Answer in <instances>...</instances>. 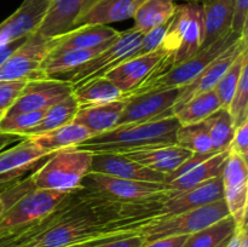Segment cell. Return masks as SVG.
Wrapping results in <instances>:
<instances>
[{"label": "cell", "instance_id": "2e32d148", "mask_svg": "<svg viewBox=\"0 0 248 247\" xmlns=\"http://www.w3.org/2000/svg\"><path fill=\"white\" fill-rule=\"evenodd\" d=\"M222 199L223 181L222 174H220L194 188L167 198L160 207L159 217H169V216L178 215L186 211L195 210V208L210 205Z\"/></svg>", "mask_w": 248, "mask_h": 247}, {"label": "cell", "instance_id": "6da1fadb", "mask_svg": "<svg viewBox=\"0 0 248 247\" xmlns=\"http://www.w3.org/2000/svg\"><path fill=\"white\" fill-rule=\"evenodd\" d=\"M164 201L121 203L81 186L68 194L52 213L47 229L18 247H64L108 235L140 232L143 225L159 217Z\"/></svg>", "mask_w": 248, "mask_h": 247}, {"label": "cell", "instance_id": "ac0fdd59", "mask_svg": "<svg viewBox=\"0 0 248 247\" xmlns=\"http://www.w3.org/2000/svg\"><path fill=\"white\" fill-rule=\"evenodd\" d=\"M90 172L133 181L165 182V174L152 171L124 154H93Z\"/></svg>", "mask_w": 248, "mask_h": 247}, {"label": "cell", "instance_id": "8992f818", "mask_svg": "<svg viewBox=\"0 0 248 247\" xmlns=\"http://www.w3.org/2000/svg\"><path fill=\"white\" fill-rule=\"evenodd\" d=\"M82 186L102 198L121 203H143L170 198L166 183L133 181L94 172H89L85 176Z\"/></svg>", "mask_w": 248, "mask_h": 247}, {"label": "cell", "instance_id": "5b68a950", "mask_svg": "<svg viewBox=\"0 0 248 247\" xmlns=\"http://www.w3.org/2000/svg\"><path fill=\"white\" fill-rule=\"evenodd\" d=\"M68 194L45 189H33L24 194L0 215V240L19 234L45 220L60 207Z\"/></svg>", "mask_w": 248, "mask_h": 247}, {"label": "cell", "instance_id": "e0dca14e", "mask_svg": "<svg viewBox=\"0 0 248 247\" xmlns=\"http://www.w3.org/2000/svg\"><path fill=\"white\" fill-rule=\"evenodd\" d=\"M144 0H87L74 28L81 26H108L115 22L133 18Z\"/></svg>", "mask_w": 248, "mask_h": 247}, {"label": "cell", "instance_id": "cb8c5ba5", "mask_svg": "<svg viewBox=\"0 0 248 247\" xmlns=\"http://www.w3.org/2000/svg\"><path fill=\"white\" fill-rule=\"evenodd\" d=\"M191 154L193 153L184 149L181 145L171 144L128 153L125 155L147 169L166 176L178 169Z\"/></svg>", "mask_w": 248, "mask_h": 247}, {"label": "cell", "instance_id": "3957f363", "mask_svg": "<svg viewBox=\"0 0 248 247\" xmlns=\"http://www.w3.org/2000/svg\"><path fill=\"white\" fill-rule=\"evenodd\" d=\"M202 41L203 12L201 2H183L177 5L160 46L164 56L144 82L161 77L195 55L202 47Z\"/></svg>", "mask_w": 248, "mask_h": 247}, {"label": "cell", "instance_id": "4fadbf2b", "mask_svg": "<svg viewBox=\"0 0 248 247\" xmlns=\"http://www.w3.org/2000/svg\"><path fill=\"white\" fill-rule=\"evenodd\" d=\"M52 154L29 138L18 140L9 149L0 150V191L29 171L39 169Z\"/></svg>", "mask_w": 248, "mask_h": 247}, {"label": "cell", "instance_id": "d6986e66", "mask_svg": "<svg viewBox=\"0 0 248 247\" xmlns=\"http://www.w3.org/2000/svg\"><path fill=\"white\" fill-rule=\"evenodd\" d=\"M162 56L164 52L159 48L148 55L131 57L121 64L116 65L114 69L109 70L104 77L114 82L125 96H128L148 79Z\"/></svg>", "mask_w": 248, "mask_h": 247}, {"label": "cell", "instance_id": "d6a6232c", "mask_svg": "<svg viewBox=\"0 0 248 247\" xmlns=\"http://www.w3.org/2000/svg\"><path fill=\"white\" fill-rule=\"evenodd\" d=\"M79 108V103L75 99L74 94H69L61 102L46 109L45 115L43 116L40 123L29 131L26 138L43 135V133L50 132V131L73 123Z\"/></svg>", "mask_w": 248, "mask_h": 247}, {"label": "cell", "instance_id": "30bf717a", "mask_svg": "<svg viewBox=\"0 0 248 247\" xmlns=\"http://www.w3.org/2000/svg\"><path fill=\"white\" fill-rule=\"evenodd\" d=\"M56 38L31 34L0 65V81H31L38 79V70L56 44Z\"/></svg>", "mask_w": 248, "mask_h": 247}, {"label": "cell", "instance_id": "7bdbcfd3", "mask_svg": "<svg viewBox=\"0 0 248 247\" xmlns=\"http://www.w3.org/2000/svg\"><path fill=\"white\" fill-rule=\"evenodd\" d=\"M147 244L148 242L145 237L140 232H136V234L123 235V236L115 237V239H111L94 247H143Z\"/></svg>", "mask_w": 248, "mask_h": 247}, {"label": "cell", "instance_id": "7402d4cb", "mask_svg": "<svg viewBox=\"0 0 248 247\" xmlns=\"http://www.w3.org/2000/svg\"><path fill=\"white\" fill-rule=\"evenodd\" d=\"M126 101L127 96L107 103L81 107L78 110L73 123L84 126L91 133L92 137L107 132L116 127Z\"/></svg>", "mask_w": 248, "mask_h": 247}, {"label": "cell", "instance_id": "1f68e13d", "mask_svg": "<svg viewBox=\"0 0 248 247\" xmlns=\"http://www.w3.org/2000/svg\"><path fill=\"white\" fill-rule=\"evenodd\" d=\"M219 108H222V106L216 92L208 91L189 99L174 111V116L181 126L193 125L205 121Z\"/></svg>", "mask_w": 248, "mask_h": 247}, {"label": "cell", "instance_id": "816d5d0a", "mask_svg": "<svg viewBox=\"0 0 248 247\" xmlns=\"http://www.w3.org/2000/svg\"><path fill=\"white\" fill-rule=\"evenodd\" d=\"M176 1H183V2H200V0H176Z\"/></svg>", "mask_w": 248, "mask_h": 247}, {"label": "cell", "instance_id": "ee69618b", "mask_svg": "<svg viewBox=\"0 0 248 247\" xmlns=\"http://www.w3.org/2000/svg\"><path fill=\"white\" fill-rule=\"evenodd\" d=\"M188 236L189 235H177V236L162 237V239L148 242L143 247H183Z\"/></svg>", "mask_w": 248, "mask_h": 247}, {"label": "cell", "instance_id": "8fae6325", "mask_svg": "<svg viewBox=\"0 0 248 247\" xmlns=\"http://www.w3.org/2000/svg\"><path fill=\"white\" fill-rule=\"evenodd\" d=\"M179 90V87H172L127 96L116 126L148 123L174 115L173 108L178 98Z\"/></svg>", "mask_w": 248, "mask_h": 247}, {"label": "cell", "instance_id": "ab89813d", "mask_svg": "<svg viewBox=\"0 0 248 247\" xmlns=\"http://www.w3.org/2000/svg\"><path fill=\"white\" fill-rule=\"evenodd\" d=\"M27 81H0V114L4 115L19 96Z\"/></svg>", "mask_w": 248, "mask_h": 247}, {"label": "cell", "instance_id": "60d3db41", "mask_svg": "<svg viewBox=\"0 0 248 247\" xmlns=\"http://www.w3.org/2000/svg\"><path fill=\"white\" fill-rule=\"evenodd\" d=\"M248 0H234L232 5V31L247 36Z\"/></svg>", "mask_w": 248, "mask_h": 247}, {"label": "cell", "instance_id": "4dcf8cb0", "mask_svg": "<svg viewBox=\"0 0 248 247\" xmlns=\"http://www.w3.org/2000/svg\"><path fill=\"white\" fill-rule=\"evenodd\" d=\"M237 225L232 216L189 235L183 247H227Z\"/></svg>", "mask_w": 248, "mask_h": 247}, {"label": "cell", "instance_id": "603a6c76", "mask_svg": "<svg viewBox=\"0 0 248 247\" xmlns=\"http://www.w3.org/2000/svg\"><path fill=\"white\" fill-rule=\"evenodd\" d=\"M48 4L19 6L11 16L0 23V46L31 36L45 15Z\"/></svg>", "mask_w": 248, "mask_h": 247}, {"label": "cell", "instance_id": "8d00e7d4", "mask_svg": "<svg viewBox=\"0 0 248 247\" xmlns=\"http://www.w3.org/2000/svg\"><path fill=\"white\" fill-rule=\"evenodd\" d=\"M247 58L248 56L246 50L234 61V63L230 65L229 69L225 72V74L223 75L220 81L216 86L215 92L217 94L218 99H219L222 108H228L229 107L230 102H232V97H234L235 91L237 89V85H239L242 68H244L246 63H248Z\"/></svg>", "mask_w": 248, "mask_h": 247}, {"label": "cell", "instance_id": "7a4b0ae2", "mask_svg": "<svg viewBox=\"0 0 248 247\" xmlns=\"http://www.w3.org/2000/svg\"><path fill=\"white\" fill-rule=\"evenodd\" d=\"M179 123L174 115L148 123L116 126L93 136L75 148L92 154H128L140 150L176 144Z\"/></svg>", "mask_w": 248, "mask_h": 247}, {"label": "cell", "instance_id": "9a60e30c", "mask_svg": "<svg viewBox=\"0 0 248 247\" xmlns=\"http://www.w3.org/2000/svg\"><path fill=\"white\" fill-rule=\"evenodd\" d=\"M246 50L247 36L242 35L236 43L232 44L227 51H224L219 57L216 58L208 67H206L196 79H194L186 86L181 87L178 98H177L176 104H174L173 113L179 107L186 103L190 98H193L194 96H198V94L203 93V92L215 91L216 86L220 81L225 72L229 69V67L234 63V61Z\"/></svg>", "mask_w": 248, "mask_h": 247}, {"label": "cell", "instance_id": "ba28073f", "mask_svg": "<svg viewBox=\"0 0 248 247\" xmlns=\"http://www.w3.org/2000/svg\"><path fill=\"white\" fill-rule=\"evenodd\" d=\"M225 201L219 200L210 205L186 211L169 217H156L140 229V234L145 237L147 242L177 235H191L223 218L228 217Z\"/></svg>", "mask_w": 248, "mask_h": 247}, {"label": "cell", "instance_id": "7dc6e473", "mask_svg": "<svg viewBox=\"0 0 248 247\" xmlns=\"http://www.w3.org/2000/svg\"><path fill=\"white\" fill-rule=\"evenodd\" d=\"M23 139L19 136H12V135H4V133H0V150L5 149L7 145H10L11 143H16L18 140Z\"/></svg>", "mask_w": 248, "mask_h": 247}, {"label": "cell", "instance_id": "bcb514c9", "mask_svg": "<svg viewBox=\"0 0 248 247\" xmlns=\"http://www.w3.org/2000/svg\"><path fill=\"white\" fill-rule=\"evenodd\" d=\"M26 40L27 38L19 39V40L14 41V43H10V44H6V45L0 46V65H1L2 63H4L10 56H11V53L14 52L15 50H17V48H18Z\"/></svg>", "mask_w": 248, "mask_h": 247}, {"label": "cell", "instance_id": "681fc988", "mask_svg": "<svg viewBox=\"0 0 248 247\" xmlns=\"http://www.w3.org/2000/svg\"><path fill=\"white\" fill-rule=\"evenodd\" d=\"M7 208H9V202H7V199L4 194V189H2V190L0 191V215H1L5 210H7Z\"/></svg>", "mask_w": 248, "mask_h": 247}, {"label": "cell", "instance_id": "db71d44e", "mask_svg": "<svg viewBox=\"0 0 248 247\" xmlns=\"http://www.w3.org/2000/svg\"><path fill=\"white\" fill-rule=\"evenodd\" d=\"M2 116H4V115H2V114H0V120H1V118H2Z\"/></svg>", "mask_w": 248, "mask_h": 247}, {"label": "cell", "instance_id": "44dd1931", "mask_svg": "<svg viewBox=\"0 0 248 247\" xmlns=\"http://www.w3.org/2000/svg\"><path fill=\"white\" fill-rule=\"evenodd\" d=\"M119 31L108 26H81L57 36L56 44L46 57L58 56L67 51L92 48L107 43Z\"/></svg>", "mask_w": 248, "mask_h": 247}, {"label": "cell", "instance_id": "b9f144b4", "mask_svg": "<svg viewBox=\"0 0 248 247\" xmlns=\"http://www.w3.org/2000/svg\"><path fill=\"white\" fill-rule=\"evenodd\" d=\"M229 150L242 157L245 161L248 160V121L235 128Z\"/></svg>", "mask_w": 248, "mask_h": 247}, {"label": "cell", "instance_id": "ffe728a7", "mask_svg": "<svg viewBox=\"0 0 248 247\" xmlns=\"http://www.w3.org/2000/svg\"><path fill=\"white\" fill-rule=\"evenodd\" d=\"M86 2L87 0H50L36 33L56 38L72 31Z\"/></svg>", "mask_w": 248, "mask_h": 247}, {"label": "cell", "instance_id": "484cf974", "mask_svg": "<svg viewBox=\"0 0 248 247\" xmlns=\"http://www.w3.org/2000/svg\"><path fill=\"white\" fill-rule=\"evenodd\" d=\"M228 155H229V150L212 155L207 160L194 166L193 169L189 170L188 172L183 173L182 176L177 177L176 179H173L170 183H166L167 186H169L170 196H173L176 194L181 193V191L194 188V186L199 185V184L203 183L208 179L220 176L223 169H224Z\"/></svg>", "mask_w": 248, "mask_h": 247}, {"label": "cell", "instance_id": "83f0119b", "mask_svg": "<svg viewBox=\"0 0 248 247\" xmlns=\"http://www.w3.org/2000/svg\"><path fill=\"white\" fill-rule=\"evenodd\" d=\"M91 133L81 125H78L75 123H70L68 125L58 127L50 132L43 133L39 136L28 137L33 140L35 144L43 148L47 153H55L57 150L65 149V148L77 147L81 144L82 142L91 138Z\"/></svg>", "mask_w": 248, "mask_h": 247}, {"label": "cell", "instance_id": "d4e9b609", "mask_svg": "<svg viewBox=\"0 0 248 247\" xmlns=\"http://www.w3.org/2000/svg\"><path fill=\"white\" fill-rule=\"evenodd\" d=\"M118 35V34H116ZM115 38V36H114ZM113 38V39H114ZM110 39L107 43L102 45L96 46L92 48H84V50H74L67 51L58 56L53 57H46L44 62L41 63L40 68L38 70V79H45V77H52V79H60L61 77H64L68 73L73 72L77 68L81 67L90 60L98 55L99 52L104 50L109 44L111 43Z\"/></svg>", "mask_w": 248, "mask_h": 247}, {"label": "cell", "instance_id": "f907efd6", "mask_svg": "<svg viewBox=\"0 0 248 247\" xmlns=\"http://www.w3.org/2000/svg\"><path fill=\"white\" fill-rule=\"evenodd\" d=\"M50 0H23L21 6H33V5H41V4H48Z\"/></svg>", "mask_w": 248, "mask_h": 247}, {"label": "cell", "instance_id": "e575fe53", "mask_svg": "<svg viewBox=\"0 0 248 247\" xmlns=\"http://www.w3.org/2000/svg\"><path fill=\"white\" fill-rule=\"evenodd\" d=\"M176 144L191 153L218 154L215 153L207 127L202 123L179 126L176 133Z\"/></svg>", "mask_w": 248, "mask_h": 247}, {"label": "cell", "instance_id": "d590c367", "mask_svg": "<svg viewBox=\"0 0 248 247\" xmlns=\"http://www.w3.org/2000/svg\"><path fill=\"white\" fill-rule=\"evenodd\" d=\"M45 113L46 109L26 113L4 114L0 120V133L26 138L29 131L40 123Z\"/></svg>", "mask_w": 248, "mask_h": 247}, {"label": "cell", "instance_id": "9c48e42d", "mask_svg": "<svg viewBox=\"0 0 248 247\" xmlns=\"http://www.w3.org/2000/svg\"><path fill=\"white\" fill-rule=\"evenodd\" d=\"M143 35L144 34L136 31L135 28L119 31L118 35L102 52L94 56L92 60L82 64L81 67L68 73L62 79L67 80L72 85L73 89H75L90 80L104 77L109 70L114 69L116 65L121 64L128 58L135 57Z\"/></svg>", "mask_w": 248, "mask_h": 247}, {"label": "cell", "instance_id": "f5cc1de1", "mask_svg": "<svg viewBox=\"0 0 248 247\" xmlns=\"http://www.w3.org/2000/svg\"><path fill=\"white\" fill-rule=\"evenodd\" d=\"M210 1H212V0H200L201 5H205V4H208Z\"/></svg>", "mask_w": 248, "mask_h": 247}, {"label": "cell", "instance_id": "c3c4849f", "mask_svg": "<svg viewBox=\"0 0 248 247\" xmlns=\"http://www.w3.org/2000/svg\"><path fill=\"white\" fill-rule=\"evenodd\" d=\"M19 244H21L19 235H14V236L0 240V247H18Z\"/></svg>", "mask_w": 248, "mask_h": 247}, {"label": "cell", "instance_id": "f35d334b", "mask_svg": "<svg viewBox=\"0 0 248 247\" xmlns=\"http://www.w3.org/2000/svg\"><path fill=\"white\" fill-rule=\"evenodd\" d=\"M169 22L162 24V26L152 29V31H147V33L143 35L140 47H138L137 52H136V56L148 55V53H152L154 52V51L159 50L160 46H161L162 40H164V36H165V33H166Z\"/></svg>", "mask_w": 248, "mask_h": 247}, {"label": "cell", "instance_id": "277c9868", "mask_svg": "<svg viewBox=\"0 0 248 247\" xmlns=\"http://www.w3.org/2000/svg\"><path fill=\"white\" fill-rule=\"evenodd\" d=\"M92 156L75 147L57 150L31 173L34 189L70 193L81 188L82 179L91 171Z\"/></svg>", "mask_w": 248, "mask_h": 247}, {"label": "cell", "instance_id": "52a82bcc", "mask_svg": "<svg viewBox=\"0 0 248 247\" xmlns=\"http://www.w3.org/2000/svg\"><path fill=\"white\" fill-rule=\"evenodd\" d=\"M241 36L242 35H239V34L230 31L229 33L223 35L222 38L218 39L215 43L210 44L205 47H201L195 55L179 63L178 65L170 69L169 72L165 73L161 77L140 85L128 96H133V94H138L147 91H154V90L172 89V87H179L181 89V87L186 86L194 79H196L200 75V73L206 67H208L216 58L219 57L232 44L236 43Z\"/></svg>", "mask_w": 248, "mask_h": 247}, {"label": "cell", "instance_id": "74e56055", "mask_svg": "<svg viewBox=\"0 0 248 247\" xmlns=\"http://www.w3.org/2000/svg\"><path fill=\"white\" fill-rule=\"evenodd\" d=\"M234 127L248 121V63L244 65L239 85L228 107Z\"/></svg>", "mask_w": 248, "mask_h": 247}, {"label": "cell", "instance_id": "836d02e7", "mask_svg": "<svg viewBox=\"0 0 248 247\" xmlns=\"http://www.w3.org/2000/svg\"><path fill=\"white\" fill-rule=\"evenodd\" d=\"M203 124L210 133L215 153L229 150L230 143L234 137L235 127L228 108H219L217 111L211 114Z\"/></svg>", "mask_w": 248, "mask_h": 247}, {"label": "cell", "instance_id": "5bb4252c", "mask_svg": "<svg viewBox=\"0 0 248 247\" xmlns=\"http://www.w3.org/2000/svg\"><path fill=\"white\" fill-rule=\"evenodd\" d=\"M73 93V86L64 79H35L27 81L19 96L5 114L26 113L52 107Z\"/></svg>", "mask_w": 248, "mask_h": 247}, {"label": "cell", "instance_id": "f546056e", "mask_svg": "<svg viewBox=\"0 0 248 247\" xmlns=\"http://www.w3.org/2000/svg\"><path fill=\"white\" fill-rule=\"evenodd\" d=\"M73 94L79 103L80 108L107 103L125 97L120 89L107 77H96L75 87L73 89Z\"/></svg>", "mask_w": 248, "mask_h": 247}, {"label": "cell", "instance_id": "7c38bea8", "mask_svg": "<svg viewBox=\"0 0 248 247\" xmlns=\"http://www.w3.org/2000/svg\"><path fill=\"white\" fill-rule=\"evenodd\" d=\"M223 200L229 215L235 220L237 229L247 227L248 206V169L247 161L229 150L222 172Z\"/></svg>", "mask_w": 248, "mask_h": 247}, {"label": "cell", "instance_id": "f1b7e54d", "mask_svg": "<svg viewBox=\"0 0 248 247\" xmlns=\"http://www.w3.org/2000/svg\"><path fill=\"white\" fill-rule=\"evenodd\" d=\"M176 0H144L136 11L132 28L140 33L167 23L176 11Z\"/></svg>", "mask_w": 248, "mask_h": 247}, {"label": "cell", "instance_id": "4316f807", "mask_svg": "<svg viewBox=\"0 0 248 247\" xmlns=\"http://www.w3.org/2000/svg\"><path fill=\"white\" fill-rule=\"evenodd\" d=\"M234 0H212L202 5L203 41L202 47L215 43L232 31Z\"/></svg>", "mask_w": 248, "mask_h": 247}, {"label": "cell", "instance_id": "f6af8a7d", "mask_svg": "<svg viewBox=\"0 0 248 247\" xmlns=\"http://www.w3.org/2000/svg\"><path fill=\"white\" fill-rule=\"evenodd\" d=\"M130 234H136V232H130ZM130 234H114V235H108V236H102V237H97V239H92V240H87V241H82L79 242V244H74L70 245V246H64V247H94L99 244H103V242L109 241L111 239H115V237L123 236V235H130Z\"/></svg>", "mask_w": 248, "mask_h": 247}]
</instances>
